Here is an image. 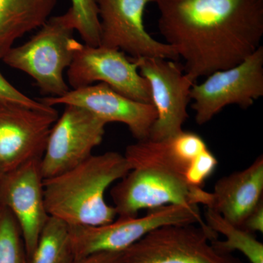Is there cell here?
<instances>
[{
    "label": "cell",
    "mask_w": 263,
    "mask_h": 263,
    "mask_svg": "<svg viewBox=\"0 0 263 263\" xmlns=\"http://www.w3.org/2000/svg\"><path fill=\"white\" fill-rule=\"evenodd\" d=\"M164 43L193 81L238 65L261 46L263 0H157Z\"/></svg>",
    "instance_id": "cell-1"
},
{
    "label": "cell",
    "mask_w": 263,
    "mask_h": 263,
    "mask_svg": "<svg viewBox=\"0 0 263 263\" xmlns=\"http://www.w3.org/2000/svg\"><path fill=\"white\" fill-rule=\"evenodd\" d=\"M130 170L124 155L107 152L44 179L48 215L70 226H101L115 220L117 212L105 200V193Z\"/></svg>",
    "instance_id": "cell-2"
},
{
    "label": "cell",
    "mask_w": 263,
    "mask_h": 263,
    "mask_svg": "<svg viewBox=\"0 0 263 263\" xmlns=\"http://www.w3.org/2000/svg\"><path fill=\"white\" fill-rule=\"evenodd\" d=\"M75 30L73 16L68 10L48 18L27 42L10 48L3 60L32 77L41 94L61 97L70 91L64 71L72 60L70 42Z\"/></svg>",
    "instance_id": "cell-3"
},
{
    "label": "cell",
    "mask_w": 263,
    "mask_h": 263,
    "mask_svg": "<svg viewBox=\"0 0 263 263\" xmlns=\"http://www.w3.org/2000/svg\"><path fill=\"white\" fill-rule=\"evenodd\" d=\"M195 224L214 232L202 219L198 205H167L149 209L146 215L127 216L95 226H70L75 259L103 252H123L161 227Z\"/></svg>",
    "instance_id": "cell-4"
},
{
    "label": "cell",
    "mask_w": 263,
    "mask_h": 263,
    "mask_svg": "<svg viewBox=\"0 0 263 263\" xmlns=\"http://www.w3.org/2000/svg\"><path fill=\"white\" fill-rule=\"evenodd\" d=\"M118 216H136L142 209L167 205H209L211 193L191 186L181 175L160 166L134 167L110 190Z\"/></svg>",
    "instance_id": "cell-5"
},
{
    "label": "cell",
    "mask_w": 263,
    "mask_h": 263,
    "mask_svg": "<svg viewBox=\"0 0 263 263\" xmlns=\"http://www.w3.org/2000/svg\"><path fill=\"white\" fill-rule=\"evenodd\" d=\"M70 47L73 53L67 79L72 89L100 81L133 100L152 104L149 84L140 74L134 58L120 50L83 44L74 38Z\"/></svg>",
    "instance_id": "cell-6"
},
{
    "label": "cell",
    "mask_w": 263,
    "mask_h": 263,
    "mask_svg": "<svg viewBox=\"0 0 263 263\" xmlns=\"http://www.w3.org/2000/svg\"><path fill=\"white\" fill-rule=\"evenodd\" d=\"M263 96V46L238 65L207 76L190 91L197 124L210 122L223 108L237 105L243 109Z\"/></svg>",
    "instance_id": "cell-7"
},
{
    "label": "cell",
    "mask_w": 263,
    "mask_h": 263,
    "mask_svg": "<svg viewBox=\"0 0 263 263\" xmlns=\"http://www.w3.org/2000/svg\"><path fill=\"white\" fill-rule=\"evenodd\" d=\"M124 157L130 168L155 165L181 175L191 186L203 187L218 160L201 136L183 130L162 140L148 138L129 145Z\"/></svg>",
    "instance_id": "cell-8"
},
{
    "label": "cell",
    "mask_w": 263,
    "mask_h": 263,
    "mask_svg": "<svg viewBox=\"0 0 263 263\" xmlns=\"http://www.w3.org/2000/svg\"><path fill=\"white\" fill-rule=\"evenodd\" d=\"M212 240L195 224L161 227L124 251L122 263H243L216 250Z\"/></svg>",
    "instance_id": "cell-9"
},
{
    "label": "cell",
    "mask_w": 263,
    "mask_h": 263,
    "mask_svg": "<svg viewBox=\"0 0 263 263\" xmlns=\"http://www.w3.org/2000/svg\"><path fill=\"white\" fill-rule=\"evenodd\" d=\"M65 106L51 128L41 158L44 179L62 174L87 160L105 136L107 124L100 118L81 107Z\"/></svg>",
    "instance_id": "cell-10"
},
{
    "label": "cell",
    "mask_w": 263,
    "mask_h": 263,
    "mask_svg": "<svg viewBox=\"0 0 263 263\" xmlns=\"http://www.w3.org/2000/svg\"><path fill=\"white\" fill-rule=\"evenodd\" d=\"M138 71L149 84L157 118L149 139L162 140L183 130L189 117L190 91L195 81L174 60L160 57L134 58Z\"/></svg>",
    "instance_id": "cell-11"
},
{
    "label": "cell",
    "mask_w": 263,
    "mask_h": 263,
    "mask_svg": "<svg viewBox=\"0 0 263 263\" xmlns=\"http://www.w3.org/2000/svg\"><path fill=\"white\" fill-rule=\"evenodd\" d=\"M58 118L53 106L34 108L0 103V168L4 174L42 158Z\"/></svg>",
    "instance_id": "cell-12"
},
{
    "label": "cell",
    "mask_w": 263,
    "mask_h": 263,
    "mask_svg": "<svg viewBox=\"0 0 263 263\" xmlns=\"http://www.w3.org/2000/svg\"><path fill=\"white\" fill-rule=\"evenodd\" d=\"M100 22V45L127 53L131 58L160 57L177 61L167 43L152 37L145 28L144 12L157 0H95Z\"/></svg>",
    "instance_id": "cell-13"
},
{
    "label": "cell",
    "mask_w": 263,
    "mask_h": 263,
    "mask_svg": "<svg viewBox=\"0 0 263 263\" xmlns=\"http://www.w3.org/2000/svg\"><path fill=\"white\" fill-rule=\"evenodd\" d=\"M40 101L49 106L65 105L81 107L107 124L122 123L127 125L137 141L149 138L157 118L153 104L133 100L104 83L70 89L61 97H46Z\"/></svg>",
    "instance_id": "cell-14"
},
{
    "label": "cell",
    "mask_w": 263,
    "mask_h": 263,
    "mask_svg": "<svg viewBox=\"0 0 263 263\" xmlns=\"http://www.w3.org/2000/svg\"><path fill=\"white\" fill-rule=\"evenodd\" d=\"M41 162L35 159L6 173L0 185V204L9 209L18 223L29 258L49 218Z\"/></svg>",
    "instance_id": "cell-15"
},
{
    "label": "cell",
    "mask_w": 263,
    "mask_h": 263,
    "mask_svg": "<svg viewBox=\"0 0 263 263\" xmlns=\"http://www.w3.org/2000/svg\"><path fill=\"white\" fill-rule=\"evenodd\" d=\"M263 157L259 155L247 168L218 180L211 193L208 209L241 228L247 216L262 201Z\"/></svg>",
    "instance_id": "cell-16"
},
{
    "label": "cell",
    "mask_w": 263,
    "mask_h": 263,
    "mask_svg": "<svg viewBox=\"0 0 263 263\" xmlns=\"http://www.w3.org/2000/svg\"><path fill=\"white\" fill-rule=\"evenodd\" d=\"M57 0H0V59L15 41L40 28L50 18Z\"/></svg>",
    "instance_id": "cell-17"
},
{
    "label": "cell",
    "mask_w": 263,
    "mask_h": 263,
    "mask_svg": "<svg viewBox=\"0 0 263 263\" xmlns=\"http://www.w3.org/2000/svg\"><path fill=\"white\" fill-rule=\"evenodd\" d=\"M204 216L207 226L216 234H221L226 238L224 240H212L216 250L224 254H231L238 251L250 263H263V245L254 236V233L231 224L220 214L208 208Z\"/></svg>",
    "instance_id": "cell-18"
},
{
    "label": "cell",
    "mask_w": 263,
    "mask_h": 263,
    "mask_svg": "<svg viewBox=\"0 0 263 263\" xmlns=\"http://www.w3.org/2000/svg\"><path fill=\"white\" fill-rule=\"evenodd\" d=\"M70 226L49 216L40 235L29 263H73Z\"/></svg>",
    "instance_id": "cell-19"
},
{
    "label": "cell",
    "mask_w": 263,
    "mask_h": 263,
    "mask_svg": "<svg viewBox=\"0 0 263 263\" xmlns=\"http://www.w3.org/2000/svg\"><path fill=\"white\" fill-rule=\"evenodd\" d=\"M24 253L18 223L9 209L0 204V263H24Z\"/></svg>",
    "instance_id": "cell-20"
},
{
    "label": "cell",
    "mask_w": 263,
    "mask_h": 263,
    "mask_svg": "<svg viewBox=\"0 0 263 263\" xmlns=\"http://www.w3.org/2000/svg\"><path fill=\"white\" fill-rule=\"evenodd\" d=\"M70 10L73 16L76 30L85 44L100 45V22L95 0H71Z\"/></svg>",
    "instance_id": "cell-21"
},
{
    "label": "cell",
    "mask_w": 263,
    "mask_h": 263,
    "mask_svg": "<svg viewBox=\"0 0 263 263\" xmlns=\"http://www.w3.org/2000/svg\"><path fill=\"white\" fill-rule=\"evenodd\" d=\"M0 103L18 104L34 108H45L49 105L33 100L15 89L0 72Z\"/></svg>",
    "instance_id": "cell-22"
},
{
    "label": "cell",
    "mask_w": 263,
    "mask_h": 263,
    "mask_svg": "<svg viewBox=\"0 0 263 263\" xmlns=\"http://www.w3.org/2000/svg\"><path fill=\"white\" fill-rule=\"evenodd\" d=\"M241 228L252 233H263V200L249 214Z\"/></svg>",
    "instance_id": "cell-23"
},
{
    "label": "cell",
    "mask_w": 263,
    "mask_h": 263,
    "mask_svg": "<svg viewBox=\"0 0 263 263\" xmlns=\"http://www.w3.org/2000/svg\"><path fill=\"white\" fill-rule=\"evenodd\" d=\"M123 252H103L92 254L84 258L76 259L73 263H122Z\"/></svg>",
    "instance_id": "cell-24"
},
{
    "label": "cell",
    "mask_w": 263,
    "mask_h": 263,
    "mask_svg": "<svg viewBox=\"0 0 263 263\" xmlns=\"http://www.w3.org/2000/svg\"><path fill=\"white\" fill-rule=\"evenodd\" d=\"M4 172L2 171V169L0 168V185H1L2 181H3V176H4Z\"/></svg>",
    "instance_id": "cell-25"
},
{
    "label": "cell",
    "mask_w": 263,
    "mask_h": 263,
    "mask_svg": "<svg viewBox=\"0 0 263 263\" xmlns=\"http://www.w3.org/2000/svg\"></svg>",
    "instance_id": "cell-26"
}]
</instances>
